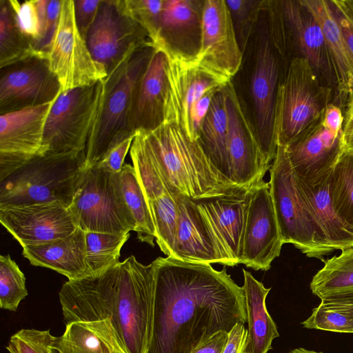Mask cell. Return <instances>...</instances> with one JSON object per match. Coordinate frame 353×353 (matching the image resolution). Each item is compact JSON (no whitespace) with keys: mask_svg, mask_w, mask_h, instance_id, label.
<instances>
[{"mask_svg":"<svg viewBox=\"0 0 353 353\" xmlns=\"http://www.w3.org/2000/svg\"><path fill=\"white\" fill-rule=\"evenodd\" d=\"M154 296L147 353H191L219 331L247 322L245 298L224 268L171 256L152 262Z\"/></svg>","mask_w":353,"mask_h":353,"instance_id":"6da1fadb","label":"cell"},{"mask_svg":"<svg viewBox=\"0 0 353 353\" xmlns=\"http://www.w3.org/2000/svg\"><path fill=\"white\" fill-rule=\"evenodd\" d=\"M63 321L83 323L110 353H147L153 323V263L131 255L104 272L68 280L59 293Z\"/></svg>","mask_w":353,"mask_h":353,"instance_id":"7a4b0ae2","label":"cell"},{"mask_svg":"<svg viewBox=\"0 0 353 353\" xmlns=\"http://www.w3.org/2000/svg\"><path fill=\"white\" fill-rule=\"evenodd\" d=\"M154 51L152 46L135 50L102 81L101 96L86 145L84 168L97 165L113 148L134 137L132 125L134 94Z\"/></svg>","mask_w":353,"mask_h":353,"instance_id":"3957f363","label":"cell"},{"mask_svg":"<svg viewBox=\"0 0 353 353\" xmlns=\"http://www.w3.org/2000/svg\"><path fill=\"white\" fill-rule=\"evenodd\" d=\"M144 132L174 195L198 200L242 189L223 176L199 141H191L179 125L163 123Z\"/></svg>","mask_w":353,"mask_h":353,"instance_id":"277c9868","label":"cell"},{"mask_svg":"<svg viewBox=\"0 0 353 353\" xmlns=\"http://www.w3.org/2000/svg\"><path fill=\"white\" fill-rule=\"evenodd\" d=\"M85 154L35 157L0 181V206L59 203L69 208L84 169Z\"/></svg>","mask_w":353,"mask_h":353,"instance_id":"5b68a950","label":"cell"},{"mask_svg":"<svg viewBox=\"0 0 353 353\" xmlns=\"http://www.w3.org/2000/svg\"><path fill=\"white\" fill-rule=\"evenodd\" d=\"M332 95V88L322 82L305 59L293 57L277 92V144L288 146L321 121Z\"/></svg>","mask_w":353,"mask_h":353,"instance_id":"8992f818","label":"cell"},{"mask_svg":"<svg viewBox=\"0 0 353 353\" xmlns=\"http://www.w3.org/2000/svg\"><path fill=\"white\" fill-rule=\"evenodd\" d=\"M270 192L283 243H292L307 257L323 262L330 253L323 246L314 221L297 185L284 146L278 145L270 168Z\"/></svg>","mask_w":353,"mask_h":353,"instance_id":"52a82bcc","label":"cell"},{"mask_svg":"<svg viewBox=\"0 0 353 353\" xmlns=\"http://www.w3.org/2000/svg\"><path fill=\"white\" fill-rule=\"evenodd\" d=\"M276 30L261 29L258 37L254 65L250 80L254 127L261 147L263 165L268 171L275 159L277 141L275 134V110L280 78L279 53H283L286 39Z\"/></svg>","mask_w":353,"mask_h":353,"instance_id":"ba28073f","label":"cell"},{"mask_svg":"<svg viewBox=\"0 0 353 353\" xmlns=\"http://www.w3.org/2000/svg\"><path fill=\"white\" fill-rule=\"evenodd\" d=\"M101 92L99 81L60 92L46 121L43 154L85 153Z\"/></svg>","mask_w":353,"mask_h":353,"instance_id":"9c48e42d","label":"cell"},{"mask_svg":"<svg viewBox=\"0 0 353 353\" xmlns=\"http://www.w3.org/2000/svg\"><path fill=\"white\" fill-rule=\"evenodd\" d=\"M50 68L61 91L94 85L108 76L92 56L77 28L74 0H63L57 27L47 51Z\"/></svg>","mask_w":353,"mask_h":353,"instance_id":"30bf717a","label":"cell"},{"mask_svg":"<svg viewBox=\"0 0 353 353\" xmlns=\"http://www.w3.org/2000/svg\"><path fill=\"white\" fill-rule=\"evenodd\" d=\"M112 174L99 166L81 173L69 210L84 232L127 234L132 231L115 192Z\"/></svg>","mask_w":353,"mask_h":353,"instance_id":"8fae6325","label":"cell"},{"mask_svg":"<svg viewBox=\"0 0 353 353\" xmlns=\"http://www.w3.org/2000/svg\"><path fill=\"white\" fill-rule=\"evenodd\" d=\"M85 41L108 74L135 50L152 46L144 29L127 12L123 0L101 1Z\"/></svg>","mask_w":353,"mask_h":353,"instance_id":"7c38bea8","label":"cell"},{"mask_svg":"<svg viewBox=\"0 0 353 353\" xmlns=\"http://www.w3.org/2000/svg\"><path fill=\"white\" fill-rule=\"evenodd\" d=\"M243 51L225 0L203 1L199 49L195 64L230 83L239 70Z\"/></svg>","mask_w":353,"mask_h":353,"instance_id":"4fadbf2b","label":"cell"},{"mask_svg":"<svg viewBox=\"0 0 353 353\" xmlns=\"http://www.w3.org/2000/svg\"><path fill=\"white\" fill-rule=\"evenodd\" d=\"M154 48L162 50L167 59L163 123L179 125L189 137V115L193 104L206 92L222 89L230 83L195 64L192 57L162 44Z\"/></svg>","mask_w":353,"mask_h":353,"instance_id":"5bb4252c","label":"cell"},{"mask_svg":"<svg viewBox=\"0 0 353 353\" xmlns=\"http://www.w3.org/2000/svg\"><path fill=\"white\" fill-rule=\"evenodd\" d=\"M61 92L46 52L0 68V114L52 102Z\"/></svg>","mask_w":353,"mask_h":353,"instance_id":"9a60e30c","label":"cell"},{"mask_svg":"<svg viewBox=\"0 0 353 353\" xmlns=\"http://www.w3.org/2000/svg\"><path fill=\"white\" fill-rule=\"evenodd\" d=\"M228 116V154L232 181L250 189L267 172L255 127L250 121L231 83L223 88Z\"/></svg>","mask_w":353,"mask_h":353,"instance_id":"2e32d148","label":"cell"},{"mask_svg":"<svg viewBox=\"0 0 353 353\" xmlns=\"http://www.w3.org/2000/svg\"><path fill=\"white\" fill-rule=\"evenodd\" d=\"M283 244L269 183L263 180L252 189L241 263L267 271Z\"/></svg>","mask_w":353,"mask_h":353,"instance_id":"e0dca14e","label":"cell"},{"mask_svg":"<svg viewBox=\"0 0 353 353\" xmlns=\"http://www.w3.org/2000/svg\"><path fill=\"white\" fill-rule=\"evenodd\" d=\"M53 102L0 114V181L43 154L44 128Z\"/></svg>","mask_w":353,"mask_h":353,"instance_id":"ac0fdd59","label":"cell"},{"mask_svg":"<svg viewBox=\"0 0 353 353\" xmlns=\"http://www.w3.org/2000/svg\"><path fill=\"white\" fill-rule=\"evenodd\" d=\"M0 222L22 248L55 241L77 228L69 208L59 203L0 206Z\"/></svg>","mask_w":353,"mask_h":353,"instance_id":"d6986e66","label":"cell"},{"mask_svg":"<svg viewBox=\"0 0 353 353\" xmlns=\"http://www.w3.org/2000/svg\"><path fill=\"white\" fill-rule=\"evenodd\" d=\"M278 4L287 36L299 53L296 57L305 59L323 83L336 88L335 70L316 19L300 0L281 1Z\"/></svg>","mask_w":353,"mask_h":353,"instance_id":"ffe728a7","label":"cell"},{"mask_svg":"<svg viewBox=\"0 0 353 353\" xmlns=\"http://www.w3.org/2000/svg\"><path fill=\"white\" fill-rule=\"evenodd\" d=\"M252 189H241L220 196L194 200L232 266L241 261Z\"/></svg>","mask_w":353,"mask_h":353,"instance_id":"44dd1931","label":"cell"},{"mask_svg":"<svg viewBox=\"0 0 353 353\" xmlns=\"http://www.w3.org/2000/svg\"><path fill=\"white\" fill-rule=\"evenodd\" d=\"M322 120L285 147L295 175L307 183L328 174L345 149L343 132L333 134Z\"/></svg>","mask_w":353,"mask_h":353,"instance_id":"7402d4cb","label":"cell"},{"mask_svg":"<svg viewBox=\"0 0 353 353\" xmlns=\"http://www.w3.org/2000/svg\"><path fill=\"white\" fill-rule=\"evenodd\" d=\"M178 221L171 257L188 262L232 264L221 248L194 200L174 194Z\"/></svg>","mask_w":353,"mask_h":353,"instance_id":"603a6c76","label":"cell"},{"mask_svg":"<svg viewBox=\"0 0 353 353\" xmlns=\"http://www.w3.org/2000/svg\"><path fill=\"white\" fill-rule=\"evenodd\" d=\"M330 172L313 183H307L295 176L299 192L314 221L322 243L332 253L335 250L353 246V227L345 223L334 208L330 192Z\"/></svg>","mask_w":353,"mask_h":353,"instance_id":"cb8c5ba5","label":"cell"},{"mask_svg":"<svg viewBox=\"0 0 353 353\" xmlns=\"http://www.w3.org/2000/svg\"><path fill=\"white\" fill-rule=\"evenodd\" d=\"M203 1L164 0L160 41L154 48L162 44L180 54L194 57L200 46Z\"/></svg>","mask_w":353,"mask_h":353,"instance_id":"d4e9b609","label":"cell"},{"mask_svg":"<svg viewBox=\"0 0 353 353\" xmlns=\"http://www.w3.org/2000/svg\"><path fill=\"white\" fill-rule=\"evenodd\" d=\"M166 63L164 52L154 48L134 94L132 125L135 132L139 130L152 131L163 123Z\"/></svg>","mask_w":353,"mask_h":353,"instance_id":"484cf974","label":"cell"},{"mask_svg":"<svg viewBox=\"0 0 353 353\" xmlns=\"http://www.w3.org/2000/svg\"><path fill=\"white\" fill-rule=\"evenodd\" d=\"M22 254L32 265L53 270L68 280L86 276L85 232L79 228L55 241L23 248Z\"/></svg>","mask_w":353,"mask_h":353,"instance_id":"4316f807","label":"cell"},{"mask_svg":"<svg viewBox=\"0 0 353 353\" xmlns=\"http://www.w3.org/2000/svg\"><path fill=\"white\" fill-rule=\"evenodd\" d=\"M300 1L313 14L323 31L335 70L337 81L336 89L341 96H349L353 92V62L329 1Z\"/></svg>","mask_w":353,"mask_h":353,"instance_id":"83f0119b","label":"cell"},{"mask_svg":"<svg viewBox=\"0 0 353 353\" xmlns=\"http://www.w3.org/2000/svg\"><path fill=\"white\" fill-rule=\"evenodd\" d=\"M248 345L246 353H268L273 340L279 336L277 327L269 314L265 303L271 288H266L250 272L243 270Z\"/></svg>","mask_w":353,"mask_h":353,"instance_id":"f1b7e54d","label":"cell"},{"mask_svg":"<svg viewBox=\"0 0 353 353\" xmlns=\"http://www.w3.org/2000/svg\"><path fill=\"white\" fill-rule=\"evenodd\" d=\"M112 181L132 231L137 232L139 241L154 246L153 219L134 167L124 164L120 172L112 174Z\"/></svg>","mask_w":353,"mask_h":353,"instance_id":"f546056e","label":"cell"},{"mask_svg":"<svg viewBox=\"0 0 353 353\" xmlns=\"http://www.w3.org/2000/svg\"><path fill=\"white\" fill-rule=\"evenodd\" d=\"M198 141L215 168L232 181L227 147L228 116L223 88L212 99Z\"/></svg>","mask_w":353,"mask_h":353,"instance_id":"4dcf8cb0","label":"cell"},{"mask_svg":"<svg viewBox=\"0 0 353 353\" xmlns=\"http://www.w3.org/2000/svg\"><path fill=\"white\" fill-rule=\"evenodd\" d=\"M323 261L310 287L321 300L353 294V246Z\"/></svg>","mask_w":353,"mask_h":353,"instance_id":"1f68e13d","label":"cell"},{"mask_svg":"<svg viewBox=\"0 0 353 353\" xmlns=\"http://www.w3.org/2000/svg\"><path fill=\"white\" fill-rule=\"evenodd\" d=\"M130 234L85 232V277L99 275L119 264L121 248Z\"/></svg>","mask_w":353,"mask_h":353,"instance_id":"d6a6232c","label":"cell"},{"mask_svg":"<svg viewBox=\"0 0 353 353\" xmlns=\"http://www.w3.org/2000/svg\"><path fill=\"white\" fill-rule=\"evenodd\" d=\"M41 52L18 28L9 0H0V68Z\"/></svg>","mask_w":353,"mask_h":353,"instance_id":"836d02e7","label":"cell"},{"mask_svg":"<svg viewBox=\"0 0 353 353\" xmlns=\"http://www.w3.org/2000/svg\"><path fill=\"white\" fill-rule=\"evenodd\" d=\"M301 324L307 329L353 333V296L321 300Z\"/></svg>","mask_w":353,"mask_h":353,"instance_id":"e575fe53","label":"cell"},{"mask_svg":"<svg viewBox=\"0 0 353 353\" xmlns=\"http://www.w3.org/2000/svg\"><path fill=\"white\" fill-rule=\"evenodd\" d=\"M330 192L337 214L353 227V150L345 149L331 170Z\"/></svg>","mask_w":353,"mask_h":353,"instance_id":"d590c367","label":"cell"},{"mask_svg":"<svg viewBox=\"0 0 353 353\" xmlns=\"http://www.w3.org/2000/svg\"><path fill=\"white\" fill-rule=\"evenodd\" d=\"M52 353H110L101 339L83 323L65 324L63 334L53 336Z\"/></svg>","mask_w":353,"mask_h":353,"instance_id":"8d00e7d4","label":"cell"},{"mask_svg":"<svg viewBox=\"0 0 353 353\" xmlns=\"http://www.w3.org/2000/svg\"><path fill=\"white\" fill-rule=\"evenodd\" d=\"M28 296L26 278L9 255L0 256V306L15 312Z\"/></svg>","mask_w":353,"mask_h":353,"instance_id":"74e56055","label":"cell"},{"mask_svg":"<svg viewBox=\"0 0 353 353\" xmlns=\"http://www.w3.org/2000/svg\"><path fill=\"white\" fill-rule=\"evenodd\" d=\"M127 12L146 32L153 46L160 41L161 17L164 0H123Z\"/></svg>","mask_w":353,"mask_h":353,"instance_id":"f35d334b","label":"cell"},{"mask_svg":"<svg viewBox=\"0 0 353 353\" xmlns=\"http://www.w3.org/2000/svg\"><path fill=\"white\" fill-rule=\"evenodd\" d=\"M230 10L238 42L243 51L261 10L266 9V1L225 0Z\"/></svg>","mask_w":353,"mask_h":353,"instance_id":"ab89813d","label":"cell"},{"mask_svg":"<svg viewBox=\"0 0 353 353\" xmlns=\"http://www.w3.org/2000/svg\"><path fill=\"white\" fill-rule=\"evenodd\" d=\"M52 338L50 330L21 329L11 336L6 349L10 353H52Z\"/></svg>","mask_w":353,"mask_h":353,"instance_id":"60d3db41","label":"cell"},{"mask_svg":"<svg viewBox=\"0 0 353 353\" xmlns=\"http://www.w3.org/2000/svg\"><path fill=\"white\" fill-rule=\"evenodd\" d=\"M18 28L33 43L37 49L41 34V23L39 16L36 0H9Z\"/></svg>","mask_w":353,"mask_h":353,"instance_id":"b9f144b4","label":"cell"},{"mask_svg":"<svg viewBox=\"0 0 353 353\" xmlns=\"http://www.w3.org/2000/svg\"><path fill=\"white\" fill-rule=\"evenodd\" d=\"M353 62V4L352 0L329 1Z\"/></svg>","mask_w":353,"mask_h":353,"instance_id":"7bdbcfd3","label":"cell"},{"mask_svg":"<svg viewBox=\"0 0 353 353\" xmlns=\"http://www.w3.org/2000/svg\"><path fill=\"white\" fill-rule=\"evenodd\" d=\"M220 90L221 89L212 90L206 92L192 106L189 115V138L191 141H195L199 140L200 130L208 112L212 99L214 94Z\"/></svg>","mask_w":353,"mask_h":353,"instance_id":"ee69618b","label":"cell"},{"mask_svg":"<svg viewBox=\"0 0 353 353\" xmlns=\"http://www.w3.org/2000/svg\"><path fill=\"white\" fill-rule=\"evenodd\" d=\"M101 0H75V21L81 34L85 39L87 33L97 14Z\"/></svg>","mask_w":353,"mask_h":353,"instance_id":"f6af8a7d","label":"cell"},{"mask_svg":"<svg viewBox=\"0 0 353 353\" xmlns=\"http://www.w3.org/2000/svg\"><path fill=\"white\" fill-rule=\"evenodd\" d=\"M63 0L49 1L45 27L37 46L38 50L47 52L58 25Z\"/></svg>","mask_w":353,"mask_h":353,"instance_id":"bcb514c9","label":"cell"},{"mask_svg":"<svg viewBox=\"0 0 353 353\" xmlns=\"http://www.w3.org/2000/svg\"><path fill=\"white\" fill-rule=\"evenodd\" d=\"M134 137L128 138L113 148L96 166L110 173L120 172L124 165L125 157L131 147Z\"/></svg>","mask_w":353,"mask_h":353,"instance_id":"7dc6e473","label":"cell"},{"mask_svg":"<svg viewBox=\"0 0 353 353\" xmlns=\"http://www.w3.org/2000/svg\"><path fill=\"white\" fill-rule=\"evenodd\" d=\"M248 345V331L243 323H239L229 332L223 353H246Z\"/></svg>","mask_w":353,"mask_h":353,"instance_id":"c3c4849f","label":"cell"},{"mask_svg":"<svg viewBox=\"0 0 353 353\" xmlns=\"http://www.w3.org/2000/svg\"><path fill=\"white\" fill-rule=\"evenodd\" d=\"M322 123L323 126L333 134L337 135L343 131L344 117L341 108L333 103L326 107Z\"/></svg>","mask_w":353,"mask_h":353,"instance_id":"681fc988","label":"cell"},{"mask_svg":"<svg viewBox=\"0 0 353 353\" xmlns=\"http://www.w3.org/2000/svg\"><path fill=\"white\" fill-rule=\"evenodd\" d=\"M229 333L219 331L196 347L191 353H223Z\"/></svg>","mask_w":353,"mask_h":353,"instance_id":"f907efd6","label":"cell"},{"mask_svg":"<svg viewBox=\"0 0 353 353\" xmlns=\"http://www.w3.org/2000/svg\"><path fill=\"white\" fill-rule=\"evenodd\" d=\"M353 123V92L348 96L347 108L344 118L343 131L347 130Z\"/></svg>","mask_w":353,"mask_h":353,"instance_id":"816d5d0a","label":"cell"},{"mask_svg":"<svg viewBox=\"0 0 353 353\" xmlns=\"http://www.w3.org/2000/svg\"><path fill=\"white\" fill-rule=\"evenodd\" d=\"M343 139L345 149L353 150V123L343 132Z\"/></svg>","mask_w":353,"mask_h":353,"instance_id":"f5cc1de1","label":"cell"},{"mask_svg":"<svg viewBox=\"0 0 353 353\" xmlns=\"http://www.w3.org/2000/svg\"><path fill=\"white\" fill-rule=\"evenodd\" d=\"M289 353H323L322 352H316L314 350H309L303 347L296 348L290 351Z\"/></svg>","mask_w":353,"mask_h":353,"instance_id":"db71d44e","label":"cell"},{"mask_svg":"<svg viewBox=\"0 0 353 353\" xmlns=\"http://www.w3.org/2000/svg\"><path fill=\"white\" fill-rule=\"evenodd\" d=\"M352 4H353V0H352Z\"/></svg>","mask_w":353,"mask_h":353,"instance_id":"11a10c76","label":"cell"},{"mask_svg":"<svg viewBox=\"0 0 353 353\" xmlns=\"http://www.w3.org/2000/svg\"><path fill=\"white\" fill-rule=\"evenodd\" d=\"M349 296H353V294H352V295H349Z\"/></svg>","mask_w":353,"mask_h":353,"instance_id":"9f6ffc18","label":"cell"}]
</instances>
